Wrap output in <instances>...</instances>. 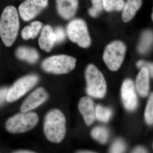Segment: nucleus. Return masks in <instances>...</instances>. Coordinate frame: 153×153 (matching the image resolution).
Segmentation results:
<instances>
[{"label":"nucleus","instance_id":"nucleus-7","mask_svg":"<svg viewBox=\"0 0 153 153\" xmlns=\"http://www.w3.org/2000/svg\"><path fill=\"white\" fill-rule=\"evenodd\" d=\"M67 33L70 40L79 47L85 48L90 46L91 40L87 25L82 19L71 21L67 26Z\"/></svg>","mask_w":153,"mask_h":153},{"label":"nucleus","instance_id":"nucleus-30","mask_svg":"<svg viewBox=\"0 0 153 153\" xmlns=\"http://www.w3.org/2000/svg\"><path fill=\"white\" fill-rule=\"evenodd\" d=\"M147 151L144 148L141 147H138L137 148L135 149L133 151V153H146Z\"/></svg>","mask_w":153,"mask_h":153},{"label":"nucleus","instance_id":"nucleus-12","mask_svg":"<svg viewBox=\"0 0 153 153\" xmlns=\"http://www.w3.org/2000/svg\"><path fill=\"white\" fill-rule=\"evenodd\" d=\"M78 108L86 125L89 126L93 123L96 117L93 100L88 97H83L79 101Z\"/></svg>","mask_w":153,"mask_h":153},{"label":"nucleus","instance_id":"nucleus-23","mask_svg":"<svg viewBox=\"0 0 153 153\" xmlns=\"http://www.w3.org/2000/svg\"><path fill=\"white\" fill-rule=\"evenodd\" d=\"M91 1L92 7L88 10V13L91 16L95 18L98 16L104 9L103 0H91Z\"/></svg>","mask_w":153,"mask_h":153},{"label":"nucleus","instance_id":"nucleus-8","mask_svg":"<svg viewBox=\"0 0 153 153\" xmlns=\"http://www.w3.org/2000/svg\"><path fill=\"white\" fill-rule=\"evenodd\" d=\"M39 81L36 74H30L20 78L8 90L7 100L9 102L16 101L25 95Z\"/></svg>","mask_w":153,"mask_h":153},{"label":"nucleus","instance_id":"nucleus-13","mask_svg":"<svg viewBox=\"0 0 153 153\" xmlns=\"http://www.w3.org/2000/svg\"><path fill=\"white\" fill-rule=\"evenodd\" d=\"M56 3L57 12L63 19H71L76 14L78 0H56Z\"/></svg>","mask_w":153,"mask_h":153},{"label":"nucleus","instance_id":"nucleus-24","mask_svg":"<svg viewBox=\"0 0 153 153\" xmlns=\"http://www.w3.org/2000/svg\"><path fill=\"white\" fill-rule=\"evenodd\" d=\"M125 143L121 139H117L114 141L110 149L111 153H123L126 150Z\"/></svg>","mask_w":153,"mask_h":153},{"label":"nucleus","instance_id":"nucleus-16","mask_svg":"<svg viewBox=\"0 0 153 153\" xmlns=\"http://www.w3.org/2000/svg\"><path fill=\"white\" fill-rule=\"evenodd\" d=\"M142 5V0H127L123 9L122 18L125 23L130 21Z\"/></svg>","mask_w":153,"mask_h":153},{"label":"nucleus","instance_id":"nucleus-6","mask_svg":"<svg viewBox=\"0 0 153 153\" xmlns=\"http://www.w3.org/2000/svg\"><path fill=\"white\" fill-rule=\"evenodd\" d=\"M126 47L122 41H113L105 49L103 59L108 68L112 71L118 70L123 62Z\"/></svg>","mask_w":153,"mask_h":153},{"label":"nucleus","instance_id":"nucleus-14","mask_svg":"<svg viewBox=\"0 0 153 153\" xmlns=\"http://www.w3.org/2000/svg\"><path fill=\"white\" fill-rule=\"evenodd\" d=\"M38 44L42 50L49 52L52 50L55 44L54 30L50 25H47L43 28Z\"/></svg>","mask_w":153,"mask_h":153},{"label":"nucleus","instance_id":"nucleus-29","mask_svg":"<svg viewBox=\"0 0 153 153\" xmlns=\"http://www.w3.org/2000/svg\"><path fill=\"white\" fill-rule=\"evenodd\" d=\"M8 90L7 88H0V105L7 99Z\"/></svg>","mask_w":153,"mask_h":153},{"label":"nucleus","instance_id":"nucleus-26","mask_svg":"<svg viewBox=\"0 0 153 153\" xmlns=\"http://www.w3.org/2000/svg\"><path fill=\"white\" fill-rule=\"evenodd\" d=\"M30 26L32 33V38L34 39L38 36L43 26V24L39 21H35L32 22Z\"/></svg>","mask_w":153,"mask_h":153},{"label":"nucleus","instance_id":"nucleus-21","mask_svg":"<svg viewBox=\"0 0 153 153\" xmlns=\"http://www.w3.org/2000/svg\"><path fill=\"white\" fill-rule=\"evenodd\" d=\"M112 115V111L109 108L97 105L96 108L95 116L97 120L103 122H107Z\"/></svg>","mask_w":153,"mask_h":153},{"label":"nucleus","instance_id":"nucleus-2","mask_svg":"<svg viewBox=\"0 0 153 153\" xmlns=\"http://www.w3.org/2000/svg\"><path fill=\"white\" fill-rule=\"evenodd\" d=\"M19 15L13 6L6 7L0 19V36L7 47L12 46L16 40L19 29Z\"/></svg>","mask_w":153,"mask_h":153},{"label":"nucleus","instance_id":"nucleus-33","mask_svg":"<svg viewBox=\"0 0 153 153\" xmlns=\"http://www.w3.org/2000/svg\"><path fill=\"white\" fill-rule=\"evenodd\" d=\"M152 21L153 22V7L152 13Z\"/></svg>","mask_w":153,"mask_h":153},{"label":"nucleus","instance_id":"nucleus-18","mask_svg":"<svg viewBox=\"0 0 153 153\" xmlns=\"http://www.w3.org/2000/svg\"><path fill=\"white\" fill-rule=\"evenodd\" d=\"M153 44V32L151 30H146L143 33L138 50L140 53L144 54L147 52Z\"/></svg>","mask_w":153,"mask_h":153},{"label":"nucleus","instance_id":"nucleus-27","mask_svg":"<svg viewBox=\"0 0 153 153\" xmlns=\"http://www.w3.org/2000/svg\"><path fill=\"white\" fill-rule=\"evenodd\" d=\"M137 66L138 68H140L143 67H146L149 71V75L153 77V63L140 60L138 61L137 63Z\"/></svg>","mask_w":153,"mask_h":153},{"label":"nucleus","instance_id":"nucleus-4","mask_svg":"<svg viewBox=\"0 0 153 153\" xmlns=\"http://www.w3.org/2000/svg\"><path fill=\"white\" fill-rule=\"evenodd\" d=\"M39 120L38 115L33 112H22L9 118L6 123L7 130L11 133H22L36 126Z\"/></svg>","mask_w":153,"mask_h":153},{"label":"nucleus","instance_id":"nucleus-10","mask_svg":"<svg viewBox=\"0 0 153 153\" xmlns=\"http://www.w3.org/2000/svg\"><path fill=\"white\" fill-rule=\"evenodd\" d=\"M48 98V94L43 88H36L28 96L21 107L22 112H28L37 108Z\"/></svg>","mask_w":153,"mask_h":153},{"label":"nucleus","instance_id":"nucleus-22","mask_svg":"<svg viewBox=\"0 0 153 153\" xmlns=\"http://www.w3.org/2000/svg\"><path fill=\"white\" fill-rule=\"evenodd\" d=\"M145 120L149 124L153 123V93L151 94L145 112Z\"/></svg>","mask_w":153,"mask_h":153},{"label":"nucleus","instance_id":"nucleus-19","mask_svg":"<svg viewBox=\"0 0 153 153\" xmlns=\"http://www.w3.org/2000/svg\"><path fill=\"white\" fill-rule=\"evenodd\" d=\"M91 136L94 139L99 142L104 144L108 139V131L103 127H96L91 131Z\"/></svg>","mask_w":153,"mask_h":153},{"label":"nucleus","instance_id":"nucleus-25","mask_svg":"<svg viewBox=\"0 0 153 153\" xmlns=\"http://www.w3.org/2000/svg\"><path fill=\"white\" fill-rule=\"evenodd\" d=\"M55 44H59L63 42L66 38V33L64 29L61 27H57L54 30Z\"/></svg>","mask_w":153,"mask_h":153},{"label":"nucleus","instance_id":"nucleus-15","mask_svg":"<svg viewBox=\"0 0 153 153\" xmlns=\"http://www.w3.org/2000/svg\"><path fill=\"white\" fill-rule=\"evenodd\" d=\"M149 74L147 69L143 67L141 68L136 79L137 90L141 96L146 97L148 95L149 90Z\"/></svg>","mask_w":153,"mask_h":153},{"label":"nucleus","instance_id":"nucleus-20","mask_svg":"<svg viewBox=\"0 0 153 153\" xmlns=\"http://www.w3.org/2000/svg\"><path fill=\"white\" fill-rule=\"evenodd\" d=\"M124 0H103V8L107 12L120 11L125 5Z\"/></svg>","mask_w":153,"mask_h":153},{"label":"nucleus","instance_id":"nucleus-32","mask_svg":"<svg viewBox=\"0 0 153 153\" xmlns=\"http://www.w3.org/2000/svg\"><path fill=\"white\" fill-rule=\"evenodd\" d=\"M77 153H95V152H91V151H79V152H77Z\"/></svg>","mask_w":153,"mask_h":153},{"label":"nucleus","instance_id":"nucleus-5","mask_svg":"<svg viewBox=\"0 0 153 153\" xmlns=\"http://www.w3.org/2000/svg\"><path fill=\"white\" fill-rule=\"evenodd\" d=\"M76 58L67 55H58L48 57L43 61L42 67L44 71L57 74H66L76 66Z\"/></svg>","mask_w":153,"mask_h":153},{"label":"nucleus","instance_id":"nucleus-9","mask_svg":"<svg viewBox=\"0 0 153 153\" xmlns=\"http://www.w3.org/2000/svg\"><path fill=\"white\" fill-rule=\"evenodd\" d=\"M48 4V0H26L19 6V14L24 21H31L45 9Z\"/></svg>","mask_w":153,"mask_h":153},{"label":"nucleus","instance_id":"nucleus-31","mask_svg":"<svg viewBox=\"0 0 153 153\" xmlns=\"http://www.w3.org/2000/svg\"><path fill=\"white\" fill-rule=\"evenodd\" d=\"M14 153H35L34 152H32V151H28V150H19L16 151V152H14Z\"/></svg>","mask_w":153,"mask_h":153},{"label":"nucleus","instance_id":"nucleus-28","mask_svg":"<svg viewBox=\"0 0 153 153\" xmlns=\"http://www.w3.org/2000/svg\"><path fill=\"white\" fill-rule=\"evenodd\" d=\"M21 35L22 38L25 40H29L32 38V33L30 26H26L22 30Z\"/></svg>","mask_w":153,"mask_h":153},{"label":"nucleus","instance_id":"nucleus-17","mask_svg":"<svg viewBox=\"0 0 153 153\" xmlns=\"http://www.w3.org/2000/svg\"><path fill=\"white\" fill-rule=\"evenodd\" d=\"M18 58L22 60H26L29 63H36L39 59V54L36 49L30 47H21L16 51Z\"/></svg>","mask_w":153,"mask_h":153},{"label":"nucleus","instance_id":"nucleus-3","mask_svg":"<svg viewBox=\"0 0 153 153\" xmlns=\"http://www.w3.org/2000/svg\"><path fill=\"white\" fill-rule=\"evenodd\" d=\"M88 95L94 98H101L106 93V83L102 73L92 64L88 65L85 71Z\"/></svg>","mask_w":153,"mask_h":153},{"label":"nucleus","instance_id":"nucleus-1","mask_svg":"<svg viewBox=\"0 0 153 153\" xmlns=\"http://www.w3.org/2000/svg\"><path fill=\"white\" fill-rule=\"evenodd\" d=\"M66 118L60 110L53 109L47 113L44 118V130L47 139L59 143L66 134Z\"/></svg>","mask_w":153,"mask_h":153},{"label":"nucleus","instance_id":"nucleus-11","mask_svg":"<svg viewBox=\"0 0 153 153\" xmlns=\"http://www.w3.org/2000/svg\"><path fill=\"white\" fill-rule=\"evenodd\" d=\"M121 96L124 105L129 110H134L138 104L137 97L131 79H126L121 88Z\"/></svg>","mask_w":153,"mask_h":153}]
</instances>
